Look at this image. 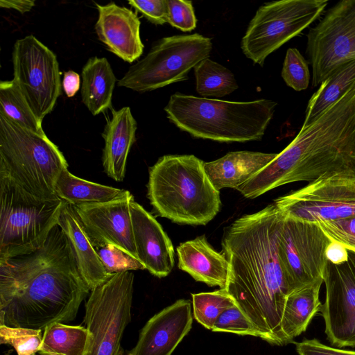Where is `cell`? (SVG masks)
<instances>
[{"label":"cell","instance_id":"cell-7","mask_svg":"<svg viewBox=\"0 0 355 355\" xmlns=\"http://www.w3.org/2000/svg\"><path fill=\"white\" fill-rule=\"evenodd\" d=\"M64 200L41 199L0 176V259L41 248L58 224Z\"/></svg>","mask_w":355,"mask_h":355},{"label":"cell","instance_id":"cell-21","mask_svg":"<svg viewBox=\"0 0 355 355\" xmlns=\"http://www.w3.org/2000/svg\"><path fill=\"white\" fill-rule=\"evenodd\" d=\"M178 268L196 281L225 288L230 265L223 253L216 251L205 235L181 243L177 247Z\"/></svg>","mask_w":355,"mask_h":355},{"label":"cell","instance_id":"cell-11","mask_svg":"<svg viewBox=\"0 0 355 355\" xmlns=\"http://www.w3.org/2000/svg\"><path fill=\"white\" fill-rule=\"evenodd\" d=\"M274 205L286 217L315 224L355 216V176L321 177L279 197Z\"/></svg>","mask_w":355,"mask_h":355},{"label":"cell","instance_id":"cell-13","mask_svg":"<svg viewBox=\"0 0 355 355\" xmlns=\"http://www.w3.org/2000/svg\"><path fill=\"white\" fill-rule=\"evenodd\" d=\"M306 54L314 87L339 66L355 60V0L337 2L309 30Z\"/></svg>","mask_w":355,"mask_h":355},{"label":"cell","instance_id":"cell-3","mask_svg":"<svg viewBox=\"0 0 355 355\" xmlns=\"http://www.w3.org/2000/svg\"><path fill=\"white\" fill-rule=\"evenodd\" d=\"M335 173L355 176V83L236 190L252 199L288 183Z\"/></svg>","mask_w":355,"mask_h":355},{"label":"cell","instance_id":"cell-9","mask_svg":"<svg viewBox=\"0 0 355 355\" xmlns=\"http://www.w3.org/2000/svg\"><path fill=\"white\" fill-rule=\"evenodd\" d=\"M327 0H279L265 3L250 20L241 48L254 64L266 58L316 20Z\"/></svg>","mask_w":355,"mask_h":355},{"label":"cell","instance_id":"cell-24","mask_svg":"<svg viewBox=\"0 0 355 355\" xmlns=\"http://www.w3.org/2000/svg\"><path fill=\"white\" fill-rule=\"evenodd\" d=\"M82 101L94 115L111 107L116 78L105 58H90L81 72Z\"/></svg>","mask_w":355,"mask_h":355},{"label":"cell","instance_id":"cell-20","mask_svg":"<svg viewBox=\"0 0 355 355\" xmlns=\"http://www.w3.org/2000/svg\"><path fill=\"white\" fill-rule=\"evenodd\" d=\"M58 225L69 242L78 272L89 290L107 281L111 275L105 270L73 205L64 201Z\"/></svg>","mask_w":355,"mask_h":355},{"label":"cell","instance_id":"cell-4","mask_svg":"<svg viewBox=\"0 0 355 355\" xmlns=\"http://www.w3.org/2000/svg\"><path fill=\"white\" fill-rule=\"evenodd\" d=\"M204 164L193 155H166L149 168L147 197L158 216L193 225H205L216 216L220 192Z\"/></svg>","mask_w":355,"mask_h":355},{"label":"cell","instance_id":"cell-35","mask_svg":"<svg viewBox=\"0 0 355 355\" xmlns=\"http://www.w3.org/2000/svg\"><path fill=\"white\" fill-rule=\"evenodd\" d=\"M211 331L259 337L250 320L237 305L223 311L216 320Z\"/></svg>","mask_w":355,"mask_h":355},{"label":"cell","instance_id":"cell-18","mask_svg":"<svg viewBox=\"0 0 355 355\" xmlns=\"http://www.w3.org/2000/svg\"><path fill=\"white\" fill-rule=\"evenodd\" d=\"M137 259L159 278L169 275L174 266L172 242L154 216L133 199L130 206Z\"/></svg>","mask_w":355,"mask_h":355},{"label":"cell","instance_id":"cell-14","mask_svg":"<svg viewBox=\"0 0 355 355\" xmlns=\"http://www.w3.org/2000/svg\"><path fill=\"white\" fill-rule=\"evenodd\" d=\"M330 242L318 224L283 215L277 249L290 293L322 278Z\"/></svg>","mask_w":355,"mask_h":355},{"label":"cell","instance_id":"cell-34","mask_svg":"<svg viewBox=\"0 0 355 355\" xmlns=\"http://www.w3.org/2000/svg\"><path fill=\"white\" fill-rule=\"evenodd\" d=\"M95 248L105 270L111 276L117 272L146 269L138 259L116 245L107 244Z\"/></svg>","mask_w":355,"mask_h":355},{"label":"cell","instance_id":"cell-43","mask_svg":"<svg viewBox=\"0 0 355 355\" xmlns=\"http://www.w3.org/2000/svg\"><path fill=\"white\" fill-rule=\"evenodd\" d=\"M33 355H36V354H33Z\"/></svg>","mask_w":355,"mask_h":355},{"label":"cell","instance_id":"cell-19","mask_svg":"<svg viewBox=\"0 0 355 355\" xmlns=\"http://www.w3.org/2000/svg\"><path fill=\"white\" fill-rule=\"evenodd\" d=\"M98 17L95 31L107 50L125 62L132 63L143 53L140 24L137 13L114 2L96 3Z\"/></svg>","mask_w":355,"mask_h":355},{"label":"cell","instance_id":"cell-1","mask_svg":"<svg viewBox=\"0 0 355 355\" xmlns=\"http://www.w3.org/2000/svg\"><path fill=\"white\" fill-rule=\"evenodd\" d=\"M282 218L274 203L269 205L236 219L225 229L221 242L230 265L225 289L259 338L277 346L288 344L282 320L290 294L277 249Z\"/></svg>","mask_w":355,"mask_h":355},{"label":"cell","instance_id":"cell-22","mask_svg":"<svg viewBox=\"0 0 355 355\" xmlns=\"http://www.w3.org/2000/svg\"><path fill=\"white\" fill-rule=\"evenodd\" d=\"M137 128V121L129 107L112 110V117L102 134L105 144L102 161L104 171L116 182L124 179L128 155L135 141Z\"/></svg>","mask_w":355,"mask_h":355},{"label":"cell","instance_id":"cell-6","mask_svg":"<svg viewBox=\"0 0 355 355\" xmlns=\"http://www.w3.org/2000/svg\"><path fill=\"white\" fill-rule=\"evenodd\" d=\"M67 159L46 135L26 129L0 114V176L28 193L54 199L57 180Z\"/></svg>","mask_w":355,"mask_h":355},{"label":"cell","instance_id":"cell-36","mask_svg":"<svg viewBox=\"0 0 355 355\" xmlns=\"http://www.w3.org/2000/svg\"><path fill=\"white\" fill-rule=\"evenodd\" d=\"M317 224L331 241L355 253V216Z\"/></svg>","mask_w":355,"mask_h":355},{"label":"cell","instance_id":"cell-5","mask_svg":"<svg viewBox=\"0 0 355 355\" xmlns=\"http://www.w3.org/2000/svg\"><path fill=\"white\" fill-rule=\"evenodd\" d=\"M276 106V102L263 98L236 102L176 92L164 111L171 123L193 137L246 142L261 139Z\"/></svg>","mask_w":355,"mask_h":355},{"label":"cell","instance_id":"cell-16","mask_svg":"<svg viewBox=\"0 0 355 355\" xmlns=\"http://www.w3.org/2000/svg\"><path fill=\"white\" fill-rule=\"evenodd\" d=\"M133 199L130 192L124 190L105 202L74 206L95 248L112 244L137 259L130 210Z\"/></svg>","mask_w":355,"mask_h":355},{"label":"cell","instance_id":"cell-33","mask_svg":"<svg viewBox=\"0 0 355 355\" xmlns=\"http://www.w3.org/2000/svg\"><path fill=\"white\" fill-rule=\"evenodd\" d=\"M281 74L285 83L295 91L304 90L309 85L308 62L295 48L288 49Z\"/></svg>","mask_w":355,"mask_h":355},{"label":"cell","instance_id":"cell-32","mask_svg":"<svg viewBox=\"0 0 355 355\" xmlns=\"http://www.w3.org/2000/svg\"><path fill=\"white\" fill-rule=\"evenodd\" d=\"M42 330L0 325L1 344L10 345L17 355H33L40 351Z\"/></svg>","mask_w":355,"mask_h":355},{"label":"cell","instance_id":"cell-27","mask_svg":"<svg viewBox=\"0 0 355 355\" xmlns=\"http://www.w3.org/2000/svg\"><path fill=\"white\" fill-rule=\"evenodd\" d=\"M55 190L59 198L73 206L105 202L119 197L124 191V189L81 179L71 173L68 168L60 173Z\"/></svg>","mask_w":355,"mask_h":355},{"label":"cell","instance_id":"cell-25","mask_svg":"<svg viewBox=\"0 0 355 355\" xmlns=\"http://www.w3.org/2000/svg\"><path fill=\"white\" fill-rule=\"evenodd\" d=\"M323 278L293 291L287 297L282 320V330L288 344L304 332L320 310L319 293Z\"/></svg>","mask_w":355,"mask_h":355},{"label":"cell","instance_id":"cell-17","mask_svg":"<svg viewBox=\"0 0 355 355\" xmlns=\"http://www.w3.org/2000/svg\"><path fill=\"white\" fill-rule=\"evenodd\" d=\"M191 304L178 300L150 318L126 355H171L191 329Z\"/></svg>","mask_w":355,"mask_h":355},{"label":"cell","instance_id":"cell-23","mask_svg":"<svg viewBox=\"0 0 355 355\" xmlns=\"http://www.w3.org/2000/svg\"><path fill=\"white\" fill-rule=\"evenodd\" d=\"M277 153L234 151L214 161L205 162L206 173L218 191L223 188L237 189L254 174L271 162Z\"/></svg>","mask_w":355,"mask_h":355},{"label":"cell","instance_id":"cell-37","mask_svg":"<svg viewBox=\"0 0 355 355\" xmlns=\"http://www.w3.org/2000/svg\"><path fill=\"white\" fill-rule=\"evenodd\" d=\"M167 23L183 32H190L196 27L197 19L192 1L167 0Z\"/></svg>","mask_w":355,"mask_h":355},{"label":"cell","instance_id":"cell-15","mask_svg":"<svg viewBox=\"0 0 355 355\" xmlns=\"http://www.w3.org/2000/svg\"><path fill=\"white\" fill-rule=\"evenodd\" d=\"M326 295L320 311L328 340L337 347H355V253L347 261H327L322 273Z\"/></svg>","mask_w":355,"mask_h":355},{"label":"cell","instance_id":"cell-26","mask_svg":"<svg viewBox=\"0 0 355 355\" xmlns=\"http://www.w3.org/2000/svg\"><path fill=\"white\" fill-rule=\"evenodd\" d=\"M355 83V60L336 69L310 98L302 125H308L338 101Z\"/></svg>","mask_w":355,"mask_h":355},{"label":"cell","instance_id":"cell-28","mask_svg":"<svg viewBox=\"0 0 355 355\" xmlns=\"http://www.w3.org/2000/svg\"><path fill=\"white\" fill-rule=\"evenodd\" d=\"M89 332L86 327L55 322L44 329L41 355H86Z\"/></svg>","mask_w":355,"mask_h":355},{"label":"cell","instance_id":"cell-29","mask_svg":"<svg viewBox=\"0 0 355 355\" xmlns=\"http://www.w3.org/2000/svg\"><path fill=\"white\" fill-rule=\"evenodd\" d=\"M196 92L203 98H220L239 86L232 72L218 62L206 58L194 68Z\"/></svg>","mask_w":355,"mask_h":355},{"label":"cell","instance_id":"cell-38","mask_svg":"<svg viewBox=\"0 0 355 355\" xmlns=\"http://www.w3.org/2000/svg\"><path fill=\"white\" fill-rule=\"evenodd\" d=\"M128 3L150 22L157 25L167 23V0H130Z\"/></svg>","mask_w":355,"mask_h":355},{"label":"cell","instance_id":"cell-39","mask_svg":"<svg viewBox=\"0 0 355 355\" xmlns=\"http://www.w3.org/2000/svg\"><path fill=\"white\" fill-rule=\"evenodd\" d=\"M295 348L299 355H355L354 350L332 347L315 338L295 343Z\"/></svg>","mask_w":355,"mask_h":355},{"label":"cell","instance_id":"cell-40","mask_svg":"<svg viewBox=\"0 0 355 355\" xmlns=\"http://www.w3.org/2000/svg\"><path fill=\"white\" fill-rule=\"evenodd\" d=\"M327 261L338 264L347 260L348 250L340 243L331 241L326 248Z\"/></svg>","mask_w":355,"mask_h":355},{"label":"cell","instance_id":"cell-8","mask_svg":"<svg viewBox=\"0 0 355 355\" xmlns=\"http://www.w3.org/2000/svg\"><path fill=\"white\" fill-rule=\"evenodd\" d=\"M211 49V39L198 33L163 37L128 69L117 85L146 92L186 80L191 69L209 58Z\"/></svg>","mask_w":355,"mask_h":355},{"label":"cell","instance_id":"cell-30","mask_svg":"<svg viewBox=\"0 0 355 355\" xmlns=\"http://www.w3.org/2000/svg\"><path fill=\"white\" fill-rule=\"evenodd\" d=\"M0 114L26 129L45 134L42 122L31 109L13 79L0 82Z\"/></svg>","mask_w":355,"mask_h":355},{"label":"cell","instance_id":"cell-12","mask_svg":"<svg viewBox=\"0 0 355 355\" xmlns=\"http://www.w3.org/2000/svg\"><path fill=\"white\" fill-rule=\"evenodd\" d=\"M13 80L31 109L42 122L61 94L55 54L34 35L17 40L12 53Z\"/></svg>","mask_w":355,"mask_h":355},{"label":"cell","instance_id":"cell-10","mask_svg":"<svg viewBox=\"0 0 355 355\" xmlns=\"http://www.w3.org/2000/svg\"><path fill=\"white\" fill-rule=\"evenodd\" d=\"M134 275L117 272L91 291L85 304L86 355H123L121 342L131 321Z\"/></svg>","mask_w":355,"mask_h":355},{"label":"cell","instance_id":"cell-2","mask_svg":"<svg viewBox=\"0 0 355 355\" xmlns=\"http://www.w3.org/2000/svg\"><path fill=\"white\" fill-rule=\"evenodd\" d=\"M89 291L57 224L39 249L0 259V325L44 330L71 322Z\"/></svg>","mask_w":355,"mask_h":355},{"label":"cell","instance_id":"cell-42","mask_svg":"<svg viewBox=\"0 0 355 355\" xmlns=\"http://www.w3.org/2000/svg\"><path fill=\"white\" fill-rule=\"evenodd\" d=\"M35 3L34 0H1L0 7L13 9L24 14L29 12L34 7Z\"/></svg>","mask_w":355,"mask_h":355},{"label":"cell","instance_id":"cell-31","mask_svg":"<svg viewBox=\"0 0 355 355\" xmlns=\"http://www.w3.org/2000/svg\"><path fill=\"white\" fill-rule=\"evenodd\" d=\"M191 297L195 320L210 330L223 311L236 305L233 297L225 288L211 292L192 293Z\"/></svg>","mask_w":355,"mask_h":355},{"label":"cell","instance_id":"cell-41","mask_svg":"<svg viewBox=\"0 0 355 355\" xmlns=\"http://www.w3.org/2000/svg\"><path fill=\"white\" fill-rule=\"evenodd\" d=\"M62 85L66 95L73 97L80 89V75L71 70L64 72Z\"/></svg>","mask_w":355,"mask_h":355}]
</instances>
